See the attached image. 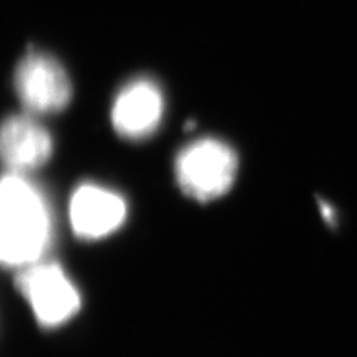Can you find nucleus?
I'll list each match as a JSON object with an SVG mask.
<instances>
[{
	"label": "nucleus",
	"instance_id": "4",
	"mask_svg": "<svg viewBox=\"0 0 357 357\" xmlns=\"http://www.w3.org/2000/svg\"><path fill=\"white\" fill-rule=\"evenodd\" d=\"M18 286L42 325L52 328L70 320L81 307V295L69 277L55 264L27 266Z\"/></svg>",
	"mask_w": 357,
	"mask_h": 357
},
{
	"label": "nucleus",
	"instance_id": "7",
	"mask_svg": "<svg viewBox=\"0 0 357 357\" xmlns=\"http://www.w3.org/2000/svg\"><path fill=\"white\" fill-rule=\"evenodd\" d=\"M52 155L48 130L27 115H13L0 122V164L20 173L38 169Z\"/></svg>",
	"mask_w": 357,
	"mask_h": 357
},
{
	"label": "nucleus",
	"instance_id": "6",
	"mask_svg": "<svg viewBox=\"0 0 357 357\" xmlns=\"http://www.w3.org/2000/svg\"><path fill=\"white\" fill-rule=\"evenodd\" d=\"M127 218L126 199L96 183L75 189L69 203L70 225L77 237L98 240L121 228Z\"/></svg>",
	"mask_w": 357,
	"mask_h": 357
},
{
	"label": "nucleus",
	"instance_id": "3",
	"mask_svg": "<svg viewBox=\"0 0 357 357\" xmlns=\"http://www.w3.org/2000/svg\"><path fill=\"white\" fill-rule=\"evenodd\" d=\"M14 86L21 105L31 114H55L66 109L72 98V84L64 67L40 51H30L21 59Z\"/></svg>",
	"mask_w": 357,
	"mask_h": 357
},
{
	"label": "nucleus",
	"instance_id": "2",
	"mask_svg": "<svg viewBox=\"0 0 357 357\" xmlns=\"http://www.w3.org/2000/svg\"><path fill=\"white\" fill-rule=\"evenodd\" d=\"M237 153L218 139H199L178 152L174 174L178 188L189 198L201 201L225 195L236 182Z\"/></svg>",
	"mask_w": 357,
	"mask_h": 357
},
{
	"label": "nucleus",
	"instance_id": "5",
	"mask_svg": "<svg viewBox=\"0 0 357 357\" xmlns=\"http://www.w3.org/2000/svg\"><path fill=\"white\" fill-rule=\"evenodd\" d=\"M164 97L160 86L148 77H137L121 88L112 105V124L121 137L142 140L161 124Z\"/></svg>",
	"mask_w": 357,
	"mask_h": 357
},
{
	"label": "nucleus",
	"instance_id": "1",
	"mask_svg": "<svg viewBox=\"0 0 357 357\" xmlns=\"http://www.w3.org/2000/svg\"><path fill=\"white\" fill-rule=\"evenodd\" d=\"M51 215L39 189L20 173L0 177V264L27 268L51 240Z\"/></svg>",
	"mask_w": 357,
	"mask_h": 357
}]
</instances>
